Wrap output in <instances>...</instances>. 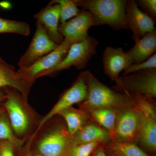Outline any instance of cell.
<instances>
[{
  "label": "cell",
  "mask_w": 156,
  "mask_h": 156,
  "mask_svg": "<svg viewBox=\"0 0 156 156\" xmlns=\"http://www.w3.org/2000/svg\"><path fill=\"white\" fill-rule=\"evenodd\" d=\"M98 44L97 40L89 36L83 41L73 44L66 56L59 64L52 69L41 74L38 77L52 74L72 66L78 69H83L87 66L92 56L96 54Z\"/></svg>",
  "instance_id": "277c9868"
},
{
  "label": "cell",
  "mask_w": 156,
  "mask_h": 156,
  "mask_svg": "<svg viewBox=\"0 0 156 156\" xmlns=\"http://www.w3.org/2000/svg\"><path fill=\"white\" fill-rule=\"evenodd\" d=\"M73 144L67 128L60 126L44 136L38 148L43 156H69L70 149Z\"/></svg>",
  "instance_id": "9c48e42d"
},
{
  "label": "cell",
  "mask_w": 156,
  "mask_h": 156,
  "mask_svg": "<svg viewBox=\"0 0 156 156\" xmlns=\"http://www.w3.org/2000/svg\"><path fill=\"white\" fill-rule=\"evenodd\" d=\"M125 9L126 25L132 31L134 41L155 29L153 20L140 11L134 0L126 1Z\"/></svg>",
  "instance_id": "30bf717a"
},
{
  "label": "cell",
  "mask_w": 156,
  "mask_h": 156,
  "mask_svg": "<svg viewBox=\"0 0 156 156\" xmlns=\"http://www.w3.org/2000/svg\"><path fill=\"white\" fill-rule=\"evenodd\" d=\"M0 156H14L13 146L11 143L5 141L0 146Z\"/></svg>",
  "instance_id": "f1b7e54d"
},
{
  "label": "cell",
  "mask_w": 156,
  "mask_h": 156,
  "mask_svg": "<svg viewBox=\"0 0 156 156\" xmlns=\"http://www.w3.org/2000/svg\"><path fill=\"white\" fill-rule=\"evenodd\" d=\"M64 119L66 124V128L69 136L73 137L82 127L90 121L87 111L70 107L58 114Z\"/></svg>",
  "instance_id": "d6986e66"
},
{
  "label": "cell",
  "mask_w": 156,
  "mask_h": 156,
  "mask_svg": "<svg viewBox=\"0 0 156 156\" xmlns=\"http://www.w3.org/2000/svg\"><path fill=\"white\" fill-rule=\"evenodd\" d=\"M84 110L88 113L91 121L108 130L111 136L116 120L117 109L111 108H100Z\"/></svg>",
  "instance_id": "ffe728a7"
},
{
  "label": "cell",
  "mask_w": 156,
  "mask_h": 156,
  "mask_svg": "<svg viewBox=\"0 0 156 156\" xmlns=\"http://www.w3.org/2000/svg\"><path fill=\"white\" fill-rule=\"evenodd\" d=\"M104 70L107 76L115 82L121 71L134 63L122 48L107 47L102 56Z\"/></svg>",
  "instance_id": "7c38bea8"
},
{
  "label": "cell",
  "mask_w": 156,
  "mask_h": 156,
  "mask_svg": "<svg viewBox=\"0 0 156 156\" xmlns=\"http://www.w3.org/2000/svg\"><path fill=\"white\" fill-rule=\"evenodd\" d=\"M156 69V54L147 60L138 63H133L124 69L123 76L128 75L131 73H134L145 70Z\"/></svg>",
  "instance_id": "4316f807"
},
{
  "label": "cell",
  "mask_w": 156,
  "mask_h": 156,
  "mask_svg": "<svg viewBox=\"0 0 156 156\" xmlns=\"http://www.w3.org/2000/svg\"><path fill=\"white\" fill-rule=\"evenodd\" d=\"M86 80L88 87V97L81 103L84 110L111 108L120 109L133 106L131 98L125 93L117 92L101 83L89 71H86Z\"/></svg>",
  "instance_id": "7a4b0ae2"
},
{
  "label": "cell",
  "mask_w": 156,
  "mask_h": 156,
  "mask_svg": "<svg viewBox=\"0 0 156 156\" xmlns=\"http://www.w3.org/2000/svg\"><path fill=\"white\" fill-rule=\"evenodd\" d=\"M60 11V6L58 4L48 5L34 16L37 21L44 27L50 39L58 45L64 40V37L58 32Z\"/></svg>",
  "instance_id": "5bb4252c"
},
{
  "label": "cell",
  "mask_w": 156,
  "mask_h": 156,
  "mask_svg": "<svg viewBox=\"0 0 156 156\" xmlns=\"http://www.w3.org/2000/svg\"><path fill=\"white\" fill-rule=\"evenodd\" d=\"M58 45L48 36L44 27L37 21L35 32L26 52L20 58L19 68L28 67L39 58L56 49Z\"/></svg>",
  "instance_id": "ba28073f"
},
{
  "label": "cell",
  "mask_w": 156,
  "mask_h": 156,
  "mask_svg": "<svg viewBox=\"0 0 156 156\" xmlns=\"http://www.w3.org/2000/svg\"><path fill=\"white\" fill-rule=\"evenodd\" d=\"M131 98L133 107L137 111L149 119L156 120V110L154 99L136 93L125 92Z\"/></svg>",
  "instance_id": "7402d4cb"
},
{
  "label": "cell",
  "mask_w": 156,
  "mask_h": 156,
  "mask_svg": "<svg viewBox=\"0 0 156 156\" xmlns=\"http://www.w3.org/2000/svg\"><path fill=\"white\" fill-rule=\"evenodd\" d=\"M138 126V113L133 106L118 109L115 124L111 134L112 140L135 143Z\"/></svg>",
  "instance_id": "8992f818"
},
{
  "label": "cell",
  "mask_w": 156,
  "mask_h": 156,
  "mask_svg": "<svg viewBox=\"0 0 156 156\" xmlns=\"http://www.w3.org/2000/svg\"><path fill=\"white\" fill-rule=\"evenodd\" d=\"M110 156H149L134 142H120L112 140L103 144Z\"/></svg>",
  "instance_id": "44dd1931"
},
{
  "label": "cell",
  "mask_w": 156,
  "mask_h": 156,
  "mask_svg": "<svg viewBox=\"0 0 156 156\" xmlns=\"http://www.w3.org/2000/svg\"><path fill=\"white\" fill-rule=\"evenodd\" d=\"M2 114V110H0V114Z\"/></svg>",
  "instance_id": "4dcf8cb0"
},
{
  "label": "cell",
  "mask_w": 156,
  "mask_h": 156,
  "mask_svg": "<svg viewBox=\"0 0 156 156\" xmlns=\"http://www.w3.org/2000/svg\"><path fill=\"white\" fill-rule=\"evenodd\" d=\"M100 144L98 142L73 144L70 149L69 156H90Z\"/></svg>",
  "instance_id": "484cf974"
},
{
  "label": "cell",
  "mask_w": 156,
  "mask_h": 156,
  "mask_svg": "<svg viewBox=\"0 0 156 156\" xmlns=\"http://www.w3.org/2000/svg\"><path fill=\"white\" fill-rule=\"evenodd\" d=\"M0 140H5L11 143L13 146L19 147L23 141L15 136L13 129L5 116L0 114Z\"/></svg>",
  "instance_id": "d4e9b609"
},
{
  "label": "cell",
  "mask_w": 156,
  "mask_h": 156,
  "mask_svg": "<svg viewBox=\"0 0 156 156\" xmlns=\"http://www.w3.org/2000/svg\"></svg>",
  "instance_id": "1f68e13d"
},
{
  "label": "cell",
  "mask_w": 156,
  "mask_h": 156,
  "mask_svg": "<svg viewBox=\"0 0 156 156\" xmlns=\"http://www.w3.org/2000/svg\"><path fill=\"white\" fill-rule=\"evenodd\" d=\"M88 94L86 73L83 72L79 74L71 87L63 92L53 108L41 120L39 127L44 126L50 119L62 111L71 107L75 104L83 102L87 100Z\"/></svg>",
  "instance_id": "52a82bcc"
},
{
  "label": "cell",
  "mask_w": 156,
  "mask_h": 156,
  "mask_svg": "<svg viewBox=\"0 0 156 156\" xmlns=\"http://www.w3.org/2000/svg\"><path fill=\"white\" fill-rule=\"evenodd\" d=\"M93 26V17L90 11L82 10L76 16L58 25V32L64 38L75 43L80 42L88 36V31Z\"/></svg>",
  "instance_id": "8fae6325"
},
{
  "label": "cell",
  "mask_w": 156,
  "mask_h": 156,
  "mask_svg": "<svg viewBox=\"0 0 156 156\" xmlns=\"http://www.w3.org/2000/svg\"><path fill=\"white\" fill-rule=\"evenodd\" d=\"M135 42L134 47L127 51V54L134 63H140L147 60L156 53V29Z\"/></svg>",
  "instance_id": "ac0fdd59"
},
{
  "label": "cell",
  "mask_w": 156,
  "mask_h": 156,
  "mask_svg": "<svg viewBox=\"0 0 156 156\" xmlns=\"http://www.w3.org/2000/svg\"><path fill=\"white\" fill-rule=\"evenodd\" d=\"M75 43L71 39L64 38L55 50L39 58L29 67L19 68L17 72L24 79L33 82L41 74L52 69L59 64L67 55L71 46Z\"/></svg>",
  "instance_id": "5b68a950"
},
{
  "label": "cell",
  "mask_w": 156,
  "mask_h": 156,
  "mask_svg": "<svg viewBox=\"0 0 156 156\" xmlns=\"http://www.w3.org/2000/svg\"><path fill=\"white\" fill-rule=\"evenodd\" d=\"M137 112L139 126L135 143H138L148 151L155 152L156 120L149 119L141 113Z\"/></svg>",
  "instance_id": "e0dca14e"
},
{
  "label": "cell",
  "mask_w": 156,
  "mask_h": 156,
  "mask_svg": "<svg viewBox=\"0 0 156 156\" xmlns=\"http://www.w3.org/2000/svg\"><path fill=\"white\" fill-rule=\"evenodd\" d=\"M113 90L125 93H136L152 99L156 97V69L119 76Z\"/></svg>",
  "instance_id": "3957f363"
},
{
  "label": "cell",
  "mask_w": 156,
  "mask_h": 156,
  "mask_svg": "<svg viewBox=\"0 0 156 156\" xmlns=\"http://www.w3.org/2000/svg\"><path fill=\"white\" fill-rule=\"evenodd\" d=\"M94 156H108L107 154L104 149L103 144H100L94 151Z\"/></svg>",
  "instance_id": "f546056e"
},
{
  "label": "cell",
  "mask_w": 156,
  "mask_h": 156,
  "mask_svg": "<svg viewBox=\"0 0 156 156\" xmlns=\"http://www.w3.org/2000/svg\"><path fill=\"white\" fill-rule=\"evenodd\" d=\"M30 32V27L26 23L0 17V34L13 33L28 36Z\"/></svg>",
  "instance_id": "603a6c76"
},
{
  "label": "cell",
  "mask_w": 156,
  "mask_h": 156,
  "mask_svg": "<svg viewBox=\"0 0 156 156\" xmlns=\"http://www.w3.org/2000/svg\"><path fill=\"white\" fill-rule=\"evenodd\" d=\"M32 83V81L26 80L16 71L13 65L0 57V99L3 97L1 89L5 87L14 88L26 97Z\"/></svg>",
  "instance_id": "4fadbf2b"
},
{
  "label": "cell",
  "mask_w": 156,
  "mask_h": 156,
  "mask_svg": "<svg viewBox=\"0 0 156 156\" xmlns=\"http://www.w3.org/2000/svg\"><path fill=\"white\" fill-rule=\"evenodd\" d=\"M137 3L144 9L146 13L155 22L156 18V0H139L137 1Z\"/></svg>",
  "instance_id": "83f0119b"
},
{
  "label": "cell",
  "mask_w": 156,
  "mask_h": 156,
  "mask_svg": "<svg viewBox=\"0 0 156 156\" xmlns=\"http://www.w3.org/2000/svg\"><path fill=\"white\" fill-rule=\"evenodd\" d=\"M74 144L88 143L100 142L105 144L112 141L110 133L105 128L91 121H89L72 137Z\"/></svg>",
  "instance_id": "2e32d148"
},
{
  "label": "cell",
  "mask_w": 156,
  "mask_h": 156,
  "mask_svg": "<svg viewBox=\"0 0 156 156\" xmlns=\"http://www.w3.org/2000/svg\"><path fill=\"white\" fill-rule=\"evenodd\" d=\"M5 106L13 131L17 135L24 134L28 129L29 120L18 96L14 92H9Z\"/></svg>",
  "instance_id": "9a60e30c"
},
{
  "label": "cell",
  "mask_w": 156,
  "mask_h": 156,
  "mask_svg": "<svg viewBox=\"0 0 156 156\" xmlns=\"http://www.w3.org/2000/svg\"><path fill=\"white\" fill-rule=\"evenodd\" d=\"M78 7L90 11L93 26L107 24L115 30L129 29L126 24V0H75Z\"/></svg>",
  "instance_id": "6da1fadb"
},
{
  "label": "cell",
  "mask_w": 156,
  "mask_h": 156,
  "mask_svg": "<svg viewBox=\"0 0 156 156\" xmlns=\"http://www.w3.org/2000/svg\"><path fill=\"white\" fill-rule=\"evenodd\" d=\"M57 4L60 6L59 22L63 23L68 20L76 17L80 13V11L76 4L75 0H54L48 5Z\"/></svg>",
  "instance_id": "cb8c5ba5"
}]
</instances>
